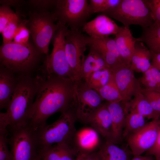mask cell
<instances>
[{
    "label": "cell",
    "mask_w": 160,
    "mask_h": 160,
    "mask_svg": "<svg viewBox=\"0 0 160 160\" xmlns=\"http://www.w3.org/2000/svg\"><path fill=\"white\" fill-rule=\"evenodd\" d=\"M8 133H0V160H10V153L8 149Z\"/></svg>",
    "instance_id": "obj_36"
},
{
    "label": "cell",
    "mask_w": 160,
    "mask_h": 160,
    "mask_svg": "<svg viewBox=\"0 0 160 160\" xmlns=\"http://www.w3.org/2000/svg\"><path fill=\"white\" fill-rule=\"evenodd\" d=\"M118 21L124 26L149 27L154 22L151 11L144 0H121L114 8L103 13Z\"/></svg>",
    "instance_id": "obj_7"
},
{
    "label": "cell",
    "mask_w": 160,
    "mask_h": 160,
    "mask_svg": "<svg viewBox=\"0 0 160 160\" xmlns=\"http://www.w3.org/2000/svg\"><path fill=\"white\" fill-rule=\"evenodd\" d=\"M89 47V52L85 56L81 71L80 79L85 81L93 73L108 69L104 58L99 52L93 47Z\"/></svg>",
    "instance_id": "obj_22"
},
{
    "label": "cell",
    "mask_w": 160,
    "mask_h": 160,
    "mask_svg": "<svg viewBox=\"0 0 160 160\" xmlns=\"http://www.w3.org/2000/svg\"><path fill=\"white\" fill-rule=\"evenodd\" d=\"M36 160H41L39 157H39Z\"/></svg>",
    "instance_id": "obj_44"
},
{
    "label": "cell",
    "mask_w": 160,
    "mask_h": 160,
    "mask_svg": "<svg viewBox=\"0 0 160 160\" xmlns=\"http://www.w3.org/2000/svg\"><path fill=\"white\" fill-rule=\"evenodd\" d=\"M141 92L160 118V92L148 90L142 87Z\"/></svg>",
    "instance_id": "obj_32"
},
{
    "label": "cell",
    "mask_w": 160,
    "mask_h": 160,
    "mask_svg": "<svg viewBox=\"0 0 160 160\" xmlns=\"http://www.w3.org/2000/svg\"><path fill=\"white\" fill-rule=\"evenodd\" d=\"M139 80L142 88L160 92V71L152 65Z\"/></svg>",
    "instance_id": "obj_27"
},
{
    "label": "cell",
    "mask_w": 160,
    "mask_h": 160,
    "mask_svg": "<svg viewBox=\"0 0 160 160\" xmlns=\"http://www.w3.org/2000/svg\"><path fill=\"white\" fill-rule=\"evenodd\" d=\"M130 160H154L152 156L146 155L142 156L140 155L133 156V157Z\"/></svg>",
    "instance_id": "obj_41"
},
{
    "label": "cell",
    "mask_w": 160,
    "mask_h": 160,
    "mask_svg": "<svg viewBox=\"0 0 160 160\" xmlns=\"http://www.w3.org/2000/svg\"><path fill=\"white\" fill-rule=\"evenodd\" d=\"M151 53L149 49L143 43L137 41L132 58L130 68L134 71L143 73L151 66Z\"/></svg>",
    "instance_id": "obj_23"
},
{
    "label": "cell",
    "mask_w": 160,
    "mask_h": 160,
    "mask_svg": "<svg viewBox=\"0 0 160 160\" xmlns=\"http://www.w3.org/2000/svg\"><path fill=\"white\" fill-rule=\"evenodd\" d=\"M76 120L74 109H71L61 113L52 124H46L35 130L34 136L38 150L57 144H72L76 131Z\"/></svg>",
    "instance_id": "obj_4"
},
{
    "label": "cell",
    "mask_w": 160,
    "mask_h": 160,
    "mask_svg": "<svg viewBox=\"0 0 160 160\" xmlns=\"http://www.w3.org/2000/svg\"><path fill=\"white\" fill-rule=\"evenodd\" d=\"M112 75L108 69L101 70L92 73L85 81L89 87L96 90L107 84Z\"/></svg>",
    "instance_id": "obj_29"
},
{
    "label": "cell",
    "mask_w": 160,
    "mask_h": 160,
    "mask_svg": "<svg viewBox=\"0 0 160 160\" xmlns=\"http://www.w3.org/2000/svg\"><path fill=\"white\" fill-rule=\"evenodd\" d=\"M14 73L6 68H0V108L7 110L17 81Z\"/></svg>",
    "instance_id": "obj_20"
},
{
    "label": "cell",
    "mask_w": 160,
    "mask_h": 160,
    "mask_svg": "<svg viewBox=\"0 0 160 160\" xmlns=\"http://www.w3.org/2000/svg\"><path fill=\"white\" fill-rule=\"evenodd\" d=\"M41 160H74L79 153L72 144L59 143L38 150Z\"/></svg>",
    "instance_id": "obj_19"
},
{
    "label": "cell",
    "mask_w": 160,
    "mask_h": 160,
    "mask_svg": "<svg viewBox=\"0 0 160 160\" xmlns=\"http://www.w3.org/2000/svg\"><path fill=\"white\" fill-rule=\"evenodd\" d=\"M122 28L110 17L102 14L87 22L82 28L83 31L89 37L101 38L115 36Z\"/></svg>",
    "instance_id": "obj_14"
},
{
    "label": "cell",
    "mask_w": 160,
    "mask_h": 160,
    "mask_svg": "<svg viewBox=\"0 0 160 160\" xmlns=\"http://www.w3.org/2000/svg\"><path fill=\"white\" fill-rule=\"evenodd\" d=\"M96 91L102 98L106 102H123V99L113 75L107 84Z\"/></svg>",
    "instance_id": "obj_28"
},
{
    "label": "cell",
    "mask_w": 160,
    "mask_h": 160,
    "mask_svg": "<svg viewBox=\"0 0 160 160\" xmlns=\"http://www.w3.org/2000/svg\"><path fill=\"white\" fill-rule=\"evenodd\" d=\"M100 160H130L129 154L125 149L108 140L100 147L97 152Z\"/></svg>",
    "instance_id": "obj_25"
},
{
    "label": "cell",
    "mask_w": 160,
    "mask_h": 160,
    "mask_svg": "<svg viewBox=\"0 0 160 160\" xmlns=\"http://www.w3.org/2000/svg\"><path fill=\"white\" fill-rule=\"evenodd\" d=\"M17 78L16 85L7 111L0 113V132H7L8 127L30 123L36 92V81L35 78L27 74H21Z\"/></svg>",
    "instance_id": "obj_2"
},
{
    "label": "cell",
    "mask_w": 160,
    "mask_h": 160,
    "mask_svg": "<svg viewBox=\"0 0 160 160\" xmlns=\"http://www.w3.org/2000/svg\"><path fill=\"white\" fill-rule=\"evenodd\" d=\"M23 2L22 0H0V4L2 5H5L10 6L18 7L22 4Z\"/></svg>",
    "instance_id": "obj_40"
},
{
    "label": "cell",
    "mask_w": 160,
    "mask_h": 160,
    "mask_svg": "<svg viewBox=\"0 0 160 160\" xmlns=\"http://www.w3.org/2000/svg\"><path fill=\"white\" fill-rule=\"evenodd\" d=\"M75 82L74 110L77 120L87 124L89 116L103 103L104 100L84 80L80 79Z\"/></svg>",
    "instance_id": "obj_11"
},
{
    "label": "cell",
    "mask_w": 160,
    "mask_h": 160,
    "mask_svg": "<svg viewBox=\"0 0 160 160\" xmlns=\"http://www.w3.org/2000/svg\"><path fill=\"white\" fill-rule=\"evenodd\" d=\"M37 90L30 124L36 130L54 114L74 109L76 82L68 78L42 74L35 77Z\"/></svg>",
    "instance_id": "obj_1"
},
{
    "label": "cell",
    "mask_w": 160,
    "mask_h": 160,
    "mask_svg": "<svg viewBox=\"0 0 160 160\" xmlns=\"http://www.w3.org/2000/svg\"><path fill=\"white\" fill-rule=\"evenodd\" d=\"M115 36L114 39L121 59L127 66L130 67L137 38L133 36L129 27L125 26H122Z\"/></svg>",
    "instance_id": "obj_17"
},
{
    "label": "cell",
    "mask_w": 160,
    "mask_h": 160,
    "mask_svg": "<svg viewBox=\"0 0 160 160\" xmlns=\"http://www.w3.org/2000/svg\"><path fill=\"white\" fill-rule=\"evenodd\" d=\"M7 129L10 148V160H36L39 155L34 136L35 130L30 123L8 127Z\"/></svg>",
    "instance_id": "obj_6"
},
{
    "label": "cell",
    "mask_w": 160,
    "mask_h": 160,
    "mask_svg": "<svg viewBox=\"0 0 160 160\" xmlns=\"http://www.w3.org/2000/svg\"><path fill=\"white\" fill-rule=\"evenodd\" d=\"M21 20L20 15L17 12L16 15L6 25L1 33L3 37V44L12 41L15 33Z\"/></svg>",
    "instance_id": "obj_30"
},
{
    "label": "cell",
    "mask_w": 160,
    "mask_h": 160,
    "mask_svg": "<svg viewBox=\"0 0 160 160\" xmlns=\"http://www.w3.org/2000/svg\"><path fill=\"white\" fill-rule=\"evenodd\" d=\"M89 153H79L74 160H86Z\"/></svg>",
    "instance_id": "obj_43"
},
{
    "label": "cell",
    "mask_w": 160,
    "mask_h": 160,
    "mask_svg": "<svg viewBox=\"0 0 160 160\" xmlns=\"http://www.w3.org/2000/svg\"><path fill=\"white\" fill-rule=\"evenodd\" d=\"M151 65L160 71V53H151Z\"/></svg>",
    "instance_id": "obj_39"
},
{
    "label": "cell",
    "mask_w": 160,
    "mask_h": 160,
    "mask_svg": "<svg viewBox=\"0 0 160 160\" xmlns=\"http://www.w3.org/2000/svg\"><path fill=\"white\" fill-rule=\"evenodd\" d=\"M99 134L93 128L85 127L76 131L72 145L79 153H92L99 146Z\"/></svg>",
    "instance_id": "obj_18"
},
{
    "label": "cell",
    "mask_w": 160,
    "mask_h": 160,
    "mask_svg": "<svg viewBox=\"0 0 160 160\" xmlns=\"http://www.w3.org/2000/svg\"><path fill=\"white\" fill-rule=\"evenodd\" d=\"M28 17L26 25L35 46L43 54L48 55L50 42L60 26L49 11H30Z\"/></svg>",
    "instance_id": "obj_5"
},
{
    "label": "cell",
    "mask_w": 160,
    "mask_h": 160,
    "mask_svg": "<svg viewBox=\"0 0 160 160\" xmlns=\"http://www.w3.org/2000/svg\"><path fill=\"white\" fill-rule=\"evenodd\" d=\"M150 9L154 22L160 25V0H144Z\"/></svg>",
    "instance_id": "obj_35"
},
{
    "label": "cell",
    "mask_w": 160,
    "mask_h": 160,
    "mask_svg": "<svg viewBox=\"0 0 160 160\" xmlns=\"http://www.w3.org/2000/svg\"><path fill=\"white\" fill-rule=\"evenodd\" d=\"M17 14L10 7L5 5L0 7V33L4 29L7 23Z\"/></svg>",
    "instance_id": "obj_33"
},
{
    "label": "cell",
    "mask_w": 160,
    "mask_h": 160,
    "mask_svg": "<svg viewBox=\"0 0 160 160\" xmlns=\"http://www.w3.org/2000/svg\"><path fill=\"white\" fill-rule=\"evenodd\" d=\"M56 1L57 0H31L28 2L33 10L49 11L54 8Z\"/></svg>",
    "instance_id": "obj_34"
},
{
    "label": "cell",
    "mask_w": 160,
    "mask_h": 160,
    "mask_svg": "<svg viewBox=\"0 0 160 160\" xmlns=\"http://www.w3.org/2000/svg\"><path fill=\"white\" fill-rule=\"evenodd\" d=\"M68 28L60 26L53 38V49L46 55L42 66V73L68 78L75 80L65 49V37Z\"/></svg>",
    "instance_id": "obj_9"
},
{
    "label": "cell",
    "mask_w": 160,
    "mask_h": 160,
    "mask_svg": "<svg viewBox=\"0 0 160 160\" xmlns=\"http://www.w3.org/2000/svg\"><path fill=\"white\" fill-rule=\"evenodd\" d=\"M105 0H89V5L92 14L99 13Z\"/></svg>",
    "instance_id": "obj_38"
},
{
    "label": "cell",
    "mask_w": 160,
    "mask_h": 160,
    "mask_svg": "<svg viewBox=\"0 0 160 160\" xmlns=\"http://www.w3.org/2000/svg\"><path fill=\"white\" fill-rule=\"evenodd\" d=\"M42 54L29 42L25 44L13 41L3 44L0 48V66L14 73L27 74L36 67Z\"/></svg>",
    "instance_id": "obj_3"
},
{
    "label": "cell",
    "mask_w": 160,
    "mask_h": 160,
    "mask_svg": "<svg viewBox=\"0 0 160 160\" xmlns=\"http://www.w3.org/2000/svg\"><path fill=\"white\" fill-rule=\"evenodd\" d=\"M86 160H100L97 153H89Z\"/></svg>",
    "instance_id": "obj_42"
},
{
    "label": "cell",
    "mask_w": 160,
    "mask_h": 160,
    "mask_svg": "<svg viewBox=\"0 0 160 160\" xmlns=\"http://www.w3.org/2000/svg\"><path fill=\"white\" fill-rule=\"evenodd\" d=\"M134 72L128 66L111 72L123 99L122 102H129L141 91L142 87L139 80L135 77Z\"/></svg>",
    "instance_id": "obj_13"
},
{
    "label": "cell",
    "mask_w": 160,
    "mask_h": 160,
    "mask_svg": "<svg viewBox=\"0 0 160 160\" xmlns=\"http://www.w3.org/2000/svg\"><path fill=\"white\" fill-rule=\"evenodd\" d=\"M30 34L26 25L25 20H21L15 33L13 41L20 44H26L29 42Z\"/></svg>",
    "instance_id": "obj_31"
},
{
    "label": "cell",
    "mask_w": 160,
    "mask_h": 160,
    "mask_svg": "<svg viewBox=\"0 0 160 160\" xmlns=\"http://www.w3.org/2000/svg\"><path fill=\"white\" fill-rule=\"evenodd\" d=\"M146 155L153 156L155 159H160V127L155 144L146 152Z\"/></svg>",
    "instance_id": "obj_37"
},
{
    "label": "cell",
    "mask_w": 160,
    "mask_h": 160,
    "mask_svg": "<svg viewBox=\"0 0 160 160\" xmlns=\"http://www.w3.org/2000/svg\"><path fill=\"white\" fill-rule=\"evenodd\" d=\"M89 124L106 140L110 141L112 133L111 115L106 103H103L89 117Z\"/></svg>",
    "instance_id": "obj_15"
},
{
    "label": "cell",
    "mask_w": 160,
    "mask_h": 160,
    "mask_svg": "<svg viewBox=\"0 0 160 160\" xmlns=\"http://www.w3.org/2000/svg\"><path fill=\"white\" fill-rule=\"evenodd\" d=\"M112 122V133L111 140L118 144L123 140L122 135L124 128L126 112L124 103L120 102H106Z\"/></svg>",
    "instance_id": "obj_16"
},
{
    "label": "cell",
    "mask_w": 160,
    "mask_h": 160,
    "mask_svg": "<svg viewBox=\"0 0 160 160\" xmlns=\"http://www.w3.org/2000/svg\"><path fill=\"white\" fill-rule=\"evenodd\" d=\"M160 127V119L153 120L126 138L133 156L140 155L154 145Z\"/></svg>",
    "instance_id": "obj_12"
},
{
    "label": "cell",
    "mask_w": 160,
    "mask_h": 160,
    "mask_svg": "<svg viewBox=\"0 0 160 160\" xmlns=\"http://www.w3.org/2000/svg\"><path fill=\"white\" fill-rule=\"evenodd\" d=\"M126 112L123 139L141 129L147 123L145 118L140 114L132 111Z\"/></svg>",
    "instance_id": "obj_26"
},
{
    "label": "cell",
    "mask_w": 160,
    "mask_h": 160,
    "mask_svg": "<svg viewBox=\"0 0 160 160\" xmlns=\"http://www.w3.org/2000/svg\"><path fill=\"white\" fill-rule=\"evenodd\" d=\"M88 45V36L80 30L68 29L65 36V49L75 81L80 79L81 68Z\"/></svg>",
    "instance_id": "obj_10"
},
{
    "label": "cell",
    "mask_w": 160,
    "mask_h": 160,
    "mask_svg": "<svg viewBox=\"0 0 160 160\" xmlns=\"http://www.w3.org/2000/svg\"><path fill=\"white\" fill-rule=\"evenodd\" d=\"M123 103L126 112L137 113L148 120L160 119L159 116L141 91L136 94L129 101Z\"/></svg>",
    "instance_id": "obj_21"
},
{
    "label": "cell",
    "mask_w": 160,
    "mask_h": 160,
    "mask_svg": "<svg viewBox=\"0 0 160 160\" xmlns=\"http://www.w3.org/2000/svg\"><path fill=\"white\" fill-rule=\"evenodd\" d=\"M154 160H160V159H155Z\"/></svg>",
    "instance_id": "obj_45"
},
{
    "label": "cell",
    "mask_w": 160,
    "mask_h": 160,
    "mask_svg": "<svg viewBox=\"0 0 160 160\" xmlns=\"http://www.w3.org/2000/svg\"><path fill=\"white\" fill-rule=\"evenodd\" d=\"M60 26L80 30L92 14L87 0H57L52 12Z\"/></svg>",
    "instance_id": "obj_8"
},
{
    "label": "cell",
    "mask_w": 160,
    "mask_h": 160,
    "mask_svg": "<svg viewBox=\"0 0 160 160\" xmlns=\"http://www.w3.org/2000/svg\"><path fill=\"white\" fill-rule=\"evenodd\" d=\"M138 41L143 43L151 53H160V25L154 22L150 26L142 28Z\"/></svg>",
    "instance_id": "obj_24"
}]
</instances>
